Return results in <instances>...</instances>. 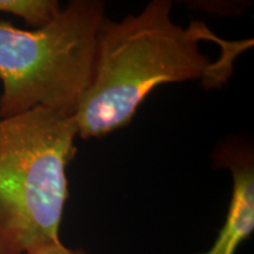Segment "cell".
<instances>
[{
    "mask_svg": "<svg viewBox=\"0 0 254 254\" xmlns=\"http://www.w3.org/2000/svg\"><path fill=\"white\" fill-rule=\"evenodd\" d=\"M104 2L73 0L45 26L0 21V118L45 107L73 117L93 73Z\"/></svg>",
    "mask_w": 254,
    "mask_h": 254,
    "instance_id": "3",
    "label": "cell"
},
{
    "mask_svg": "<svg viewBox=\"0 0 254 254\" xmlns=\"http://www.w3.org/2000/svg\"><path fill=\"white\" fill-rule=\"evenodd\" d=\"M74 118L36 107L0 118V251L26 254L60 240L74 158Z\"/></svg>",
    "mask_w": 254,
    "mask_h": 254,
    "instance_id": "2",
    "label": "cell"
},
{
    "mask_svg": "<svg viewBox=\"0 0 254 254\" xmlns=\"http://www.w3.org/2000/svg\"><path fill=\"white\" fill-rule=\"evenodd\" d=\"M171 11L168 0H152L138 14L120 21L104 19L91 82L73 116L78 135L100 138L128 125L159 85L201 80L213 88L230 79L236 57L212 62L199 43L215 41L227 49L237 41L222 40L200 21L180 26L172 21Z\"/></svg>",
    "mask_w": 254,
    "mask_h": 254,
    "instance_id": "1",
    "label": "cell"
},
{
    "mask_svg": "<svg viewBox=\"0 0 254 254\" xmlns=\"http://www.w3.org/2000/svg\"><path fill=\"white\" fill-rule=\"evenodd\" d=\"M26 254H86V252L80 249H69L64 245L62 241H58V243L46 244V245L36 247V249L28 251Z\"/></svg>",
    "mask_w": 254,
    "mask_h": 254,
    "instance_id": "6",
    "label": "cell"
},
{
    "mask_svg": "<svg viewBox=\"0 0 254 254\" xmlns=\"http://www.w3.org/2000/svg\"><path fill=\"white\" fill-rule=\"evenodd\" d=\"M0 254H2V253H1V251H0Z\"/></svg>",
    "mask_w": 254,
    "mask_h": 254,
    "instance_id": "7",
    "label": "cell"
},
{
    "mask_svg": "<svg viewBox=\"0 0 254 254\" xmlns=\"http://www.w3.org/2000/svg\"><path fill=\"white\" fill-rule=\"evenodd\" d=\"M217 160L233 177V190L226 220L213 246L198 254H234L254 231V163L249 146L225 145Z\"/></svg>",
    "mask_w": 254,
    "mask_h": 254,
    "instance_id": "4",
    "label": "cell"
},
{
    "mask_svg": "<svg viewBox=\"0 0 254 254\" xmlns=\"http://www.w3.org/2000/svg\"><path fill=\"white\" fill-rule=\"evenodd\" d=\"M60 8L57 0H0V13L24 19L26 24L36 28L50 23Z\"/></svg>",
    "mask_w": 254,
    "mask_h": 254,
    "instance_id": "5",
    "label": "cell"
}]
</instances>
